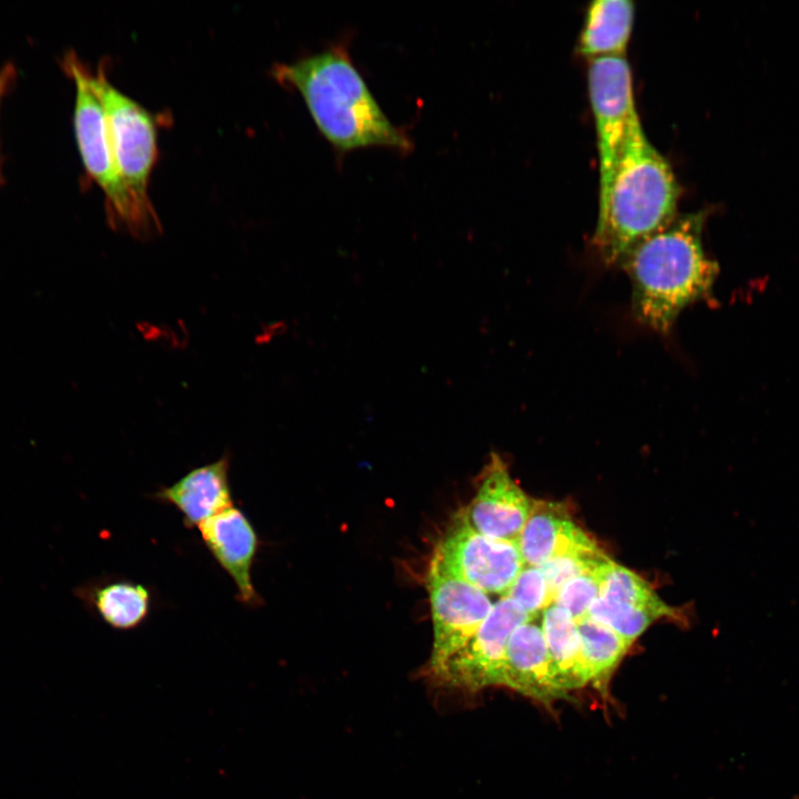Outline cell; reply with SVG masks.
Here are the masks:
<instances>
[{
  "label": "cell",
  "instance_id": "obj_1",
  "mask_svg": "<svg viewBox=\"0 0 799 799\" xmlns=\"http://www.w3.org/2000/svg\"><path fill=\"white\" fill-rule=\"evenodd\" d=\"M271 73L301 94L315 125L337 150H411L412 140L388 120L344 47L276 63Z\"/></svg>",
  "mask_w": 799,
  "mask_h": 799
},
{
  "label": "cell",
  "instance_id": "obj_2",
  "mask_svg": "<svg viewBox=\"0 0 799 799\" xmlns=\"http://www.w3.org/2000/svg\"><path fill=\"white\" fill-rule=\"evenodd\" d=\"M705 214L676 216L638 243L619 264L631 283V311L644 326L667 334L688 305L705 299L718 264L702 245Z\"/></svg>",
  "mask_w": 799,
  "mask_h": 799
},
{
  "label": "cell",
  "instance_id": "obj_3",
  "mask_svg": "<svg viewBox=\"0 0 799 799\" xmlns=\"http://www.w3.org/2000/svg\"><path fill=\"white\" fill-rule=\"evenodd\" d=\"M678 185L668 161L631 122L608 191L599 202L594 243L607 265H619L641 241L676 218Z\"/></svg>",
  "mask_w": 799,
  "mask_h": 799
},
{
  "label": "cell",
  "instance_id": "obj_4",
  "mask_svg": "<svg viewBox=\"0 0 799 799\" xmlns=\"http://www.w3.org/2000/svg\"><path fill=\"white\" fill-rule=\"evenodd\" d=\"M63 70L74 84L73 129L83 168L103 192L109 224L138 239L161 231L136 206L115 163L103 105L93 90L89 72L74 52L64 55Z\"/></svg>",
  "mask_w": 799,
  "mask_h": 799
},
{
  "label": "cell",
  "instance_id": "obj_5",
  "mask_svg": "<svg viewBox=\"0 0 799 799\" xmlns=\"http://www.w3.org/2000/svg\"><path fill=\"white\" fill-rule=\"evenodd\" d=\"M108 121L118 171L141 213L161 225L149 198L150 178L158 158L156 122L136 101L109 80L104 63L89 72Z\"/></svg>",
  "mask_w": 799,
  "mask_h": 799
},
{
  "label": "cell",
  "instance_id": "obj_6",
  "mask_svg": "<svg viewBox=\"0 0 799 799\" xmlns=\"http://www.w3.org/2000/svg\"><path fill=\"white\" fill-rule=\"evenodd\" d=\"M432 560L486 594H506L525 566L516 543L474 529L462 509L438 538Z\"/></svg>",
  "mask_w": 799,
  "mask_h": 799
},
{
  "label": "cell",
  "instance_id": "obj_7",
  "mask_svg": "<svg viewBox=\"0 0 799 799\" xmlns=\"http://www.w3.org/2000/svg\"><path fill=\"white\" fill-rule=\"evenodd\" d=\"M529 619L517 604L502 596L472 638L428 674L442 686L469 694L502 686L508 639Z\"/></svg>",
  "mask_w": 799,
  "mask_h": 799
},
{
  "label": "cell",
  "instance_id": "obj_8",
  "mask_svg": "<svg viewBox=\"0 0 799 799\" xmlns=\"http://www.w3.org/2000/svg\"><path fill=\"white\" fill-rule=\"evenodd\" d=\"M588 91L597 139L600 202L608 191L630 124L638 117L625 55L590 59Z\"/></svg>",
  "mask_w": 799,
  "mask_h": 799
},
{
  "label": "cell",
  "instance_id": "obj_9",
  "mask_svg": "<svg viewBox=\"0 0 799 799\" xmlns=\"http://www.w3.org/2000/svg\"><path fill=\"white\" fill-rule=\"evenodd\" d=\"M426 587L434 634L429 672L472 638L494 604L486 593L447 573L432 559Z\"/></svg>",
  "mask_w": 799,
  "mask_h": 799
},
{
  "label": "cell",
  "instance_id": "obj_10",
  "mask_svg": "<svg viewBox=\"0 0 799 799\" xmlns=\"http://www.w3.org/2000/svg\"><path fill=\"white\" fill-rule=\"evenodd\" d=\"M532 500L510 476L500 455L492 453L481 473L474 497L461 509L468 524L477 532L517 544Z\"/></svg>",
  "mask_w": 799,
  "mask_h": 799
},
{
  "label": "cell",
  "instance_id": "obj_11",
  "mask_svg": "<svg viewBox=\"0 0 799 799\" xmlns=\"http://www.w3.org/2000/svg\"><path fill=\"white\" fill-rule=\"evenodd\" d=\"M198 530L208 552L233 580L237 601L257 608L262 599L254 587L252 570L261 540L246 514L233 505L204 520Z\"/></svg>",
  "mask_w": 799,
  "mask_h": 799
},
{
  "label": "cell",
  "instance_id": "obj_12",
  "mask_svg": "<svg viewBox=\"0 0 799 799\" xmlns=\"http://www.w3.org/2000/svg\"><path fill=\"white\" fill-rule=\"evenodd\" d=\"M517 546L524 564L534 567L557 557L598 549L574 522L567 506L534 498Z\"/></svg>",
  "mask_w": 799,
  "mask_h": 799
},
{
  "label": "cell",
  "instance_id": "obj_13",
  "mask_svg": "<svg viewBox=\"0 0 799 799\" xmlns=\"http://www.w3.org/2000/svg\"><path fill=\"white\" fill-rule=\"evenodd\" d=\"M230 456L194 467L169 486L153 493V498L173 506L185 527L193 528L234 505L230 482Z\"/></svg>",
  "mask_w": 799,
  "mask_h": 799
},
{
  "label": "cell",
  "instance_id": "obj_14",
  "mask_svg": "<svg viewBox=\"0 0 799 799\" xmlns=\"http://www.w3.org/2000/svg\"><path fill=\"white\" fill-rule=\"evenodd\" d=\"M539 617L530 618L512 633L502 686L548 704L566 694L558 686L540 621L537 623Z\"/></svg>",
  "mask_w": 799,
  "mask_h": 799
},
{
  "label": "cell",
  "instance_id": "obj_15",
  "mask_svg": "<svg viewBox=\"0 0 799 799\" xmlns=\"http://www.w3.org/2000/svg\"><path fill=\"white\" fill-rule=\"evenodd\" d=\"M90 613L115 630H132L150 616L152 594L143 584L115 577L88 580L73 590Z\"/></svg>",
  "mask_w": 799,
  "mask_h": 799
},
{
  "label": "cell",
  "instance_id": "obj_16",
  "mask_svg": "<svg viewBox=\"0 0 799 799\" xmlns=\"http://www.w3.org/2000/svg\"><path fill=\"white\" fill-rule=\"evenodd\" d=\"M629 0H596L587 8L578 52L589 59L625 55L634 21Z\"/></svg>",
  "mask_w": 799,
  "mask_h": 799
},
{
  "label": "cell",
  "instance_id": "obj_17",
  "mask_svg": "<svg viewBox=\"0 0 799 799\" xmlns=\"http://www.w3.org/2000/svg\"><path fill=\"white\" fill-rule=\"evenodd\" d=\"M540 626L560 689L566 694L589 682L576 620L552 604L543 610Z\"/></svg>",
  "mask_w": 799,
  "mask_h": 799
},
{
  "label": "cell",
  "instance_id": "obj_18",
  "mask_svg": "<svg viewBox=\"0 0 799 799\" xmlns=\"http://www.w3.org/2000/svg\"><path fill=\"white\" fill-rule=\"evenodd\" d=\"M576 623L589 681L604 686L630 645L588 615L577 619Z\"/></svg>",
  "mask_w": 799,
  "mask_h": 799
},
{
  "label": "cell",
  "instance_id": "obj_19",
  "mask_svg": "<svg viewBox=\"0 0 799 799\" xmlns=\"http://www.w3.org/2000/svg\"><path fill=\"white\" fill-rule=\"evenodd\" d=\"M599 597L651 610L663 617H674L668 606L649 584L630 569L609 559L600 574Z\"/></svg>",
  "mask_w": 799,
  "mask_h": 799
},
{
  "label": "cell",
  "instance_id": "obj_20",
  "mask_svg": "<svg viewBox=\"0 0 799 799\" xmlns=\"http://www.w3.org/2000/svg\"><path fill=\"white\" fill-rule=\"evenodd\" d=\"M587 615L618 634L626 643H631L660 616L656 613L627 604L597 597L589 606Z\"/></svg>",
  "mask_w": 799,
  "mask_h": 799
},
{
  "label": "cell",
  "instance_id": "obj_21",
  "mask_svg": "<svg viewBox=\"0 0 799 799\" xmlns=\"http://www.w3.org/2000/svg\"><path fill=\"white\" fill-rule=\"evenodd\" d=\"M609 559L566 581L553 604L565 609L575 620L586 616L590 604L599 596L600 574Z\"/></svg>",
  "mask_w": 799,
  "mask_h": 799
},
{
  "label": "cell",
  "instance_id": "obj_22",
  "mask_svg": "<svg viewBox=\"0 0 799 799\" xmlns=\"http://www.w3.org/2000/svg\"><path fill=\"white\" fill-rule=\"evenodd\" d=\"M505 597L517 604L530 618L539 617L553 604L547 581L538 567L525 565Z\"/></svg>",
  "mask_w": 799,
  "mask_h": 799
},
{
  "label": "cell",
  "instance_id": "obj_23",
  "mask_svg": "<svg viewBox=\"0 0 799 799\" xmlns=\"http://www.w3.org/2000/svg\"><path fill=\"white\" fill-rule=\"evenodd\" d=\"M16 79V69L12 64H6L0 69V109L2 101ZM2 181L1 156H0V183Z\"/></svg>",
  "mask_w": 799,
  "mask_h": 799
}]
</instances>
